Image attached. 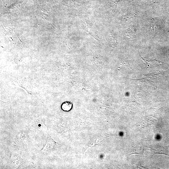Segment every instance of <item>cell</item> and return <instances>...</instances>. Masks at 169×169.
<instances>
[{
  "instance_id": "obj_1",
  "label": "cell",
  "mask_w": 169,
  "mask_h": 169,
  "mask_svg": "<svg viewBox=\"0 0 169 169\" xmlns=\"http://www.w3.org/2000/svg\"><path fill=\"white\" fill-rule=\"evenodd\" d=\"M73 105L71 102L69 101L64 102L62 104L61 107L62 109L64 111H68L72 108Z\"/></svg>"
}]
</instances>
